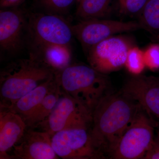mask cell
<instances>
[{
	"label": "cell",
	"mask_w": 159,
	"mask_h": 159,
	"mask_svg": "<svg viewBox=\"0 0 159 159\" xmlns=\"http://www.w3.org/2000/svg\"><path fill=\"white\" fill-rule=\"evenodd\" d=\"M29 56L58 75L71 64L70 45H60L29 41Z\"/></svg>",
	"instance_id": "4fadbf2b"
},
{
	"label": "cell",
	"mask_w": 159,
	"mask_h": 159,
	"mask_svg": "<svg viewBox=\"0 0 159 159\" xmlns=\"http://www.w3.org/2000/svg\"><path fill=\"white\" fill-rule=\"evenodd\" d=\"M154 128L141 107L136 116L119 140L111 159H143L154 139Z\"/></svg>",
	"instance_id": "5b68a950"
},
{
	"label": "cell",
	"mask_w": 159,
	"mask_h": 159,
	"mask_svg": "<svg viewBox=\"0 0 159 159\" xmlns=\"http://www.w3.org/2000/svg\"><path fill=\"white\" fill-rule=\"evenodd\" d=\"M24 0H0L1 9L16 8Z\"/></svg>",
	"instance_id": "cb8c5ba5"
},
{
	"label": "cell",
	"mask_w": 159,
	"mask_h": 159,
	"mask_svg": "<svg viewBox=\"0 0 159 159\" xmlns=\"http://www.w3.org/2000/svg\"><path fill=\"white\" fill-rule=\"evenodd\" d=\"M54 75L53 71L30 56L9 62L0 72V108H9Z\"/></svg>",
	"instance_id": "7a4b0ae2"
},
{
	"label": "cell",
	"mask_w": 159,
	"mask_h": 159,
	"mask_svg": "<svg viewBox=\"0 0 159 159\" xmlns=\"http://www.w3.org/2000/svg\"><path fill=\"white\" fill-rule=\"evenodd\" d=\"M56 80L57 77L54 75V77L20 98L10 107L6 109L18 115L26 123L54 85Z\"/></svg>",
	"instance_id": "9a60e30c"
},
{
	"label": "cell",
	"mask_w": 159,
	"mask_h": 159,
	"mask_svg": "<svg viewBox=\"0 0 159 159\" xmlns=\"http://www.w3.org/2000/svg\"><path fill=\"white\" fill-rule=\"evenodd\" d=\"M54 151L64 159H102L94 147L89 129L74 128L59 131L51 137Z\"/></svg>",
	"instance_id": "30bf717a"
},
{
	"label": "cell",
	"mask_w": 159,
	"mask_h": 159,
	"mask_svg": "<svg viewBox=\"0 0 159 159\" xmlns=\"http://www.w3.org/2000/svg\"><path fill=\"white\" fill-rule=\"evenodd\" d=\"M31 41L70 45L74 36L72 26L60 15L35 12L28 14Z\"/></svg>",
	"instance_id": "ba28073f"
},
{
	"label": "cell",
	"mask_w": 159,
	"mask_h": 159,
	"mask_svg": "<svg viewBox=\"0 0 159 159\" xmlns=\"http://www.w3.org/2000/svg\"></svg>",
	"instance_id": "83f0119b"
},
{
	"label": "cell",
	"mask_w": 159,
	"mask_h": 159,
	"mask_svg": "<svg viewBox=\"0 0 159 159\" xmlns=\"http://www.w3.org/2000/svg\"><path fill=\"white\" fill-rule=\"evenodd\" d=\"M75 0H39L47 13L62 15L70 9Z\"/></svg>",
	"instance_id": "ffe728a7"
},
{
	"label": "cell",
	"mask_w": 159,
	"mask_h": 159,
	"mask_svg": "<svg viewBox=\"0 0 159 159\" xmlns=\"http://www.w3.org/2000/svg\"><path fill=\"white\" fill-rule=\"evenodd\" d=\"M148 0H118L119 11L122 14L133 15L141 13Z\"/></svg>",
	"instance_id": "44dd1931"
},
{
	"label": "cell",
	"mask_w": 159,
	"mask_h": 159,
	"mask_svg": "<svg viewBox=\"0 0 159 159\" xmlns=\"http://www.w3.org/2000/svg\"><path fill=\"white\" fill-rule=\"evenodd\" d=\"M74 36L80 43L85 53L103 40L124 32L143 29L140 22L91 19L81 20L72 26Z\"/></svg>",
	"instance_id": "52a82bcc"
},
{
	"label": "cell",
	"mask_w": 159,
	"mask_h": 159,
	"mask_svg": "<svg viewBox=\"0 0 159 159\" xmlns=\"http://www.w3.org/2000/svg\"><path fill=\"white\" fill-rule=\"evenodd\" d=\"M125 66L134 75H140L146 66L144 51L137 47H133L129 51Z\"/></svg>",
	"instance_id": "d6986e66"
},
{
	"label": "cell",
	"mask_w": 159,
	"mask_h": 159,
	"mask_svg": "<svg viewBox=\"0 0 159 159\" xmlns=\"http://www.w3.org/2000/svg\"><path fill=\"white\" fill-rule=\"evenodd\" d=\"M144 57L146 66L151 70L159 68V45L150 46L144 51Z\"/></svg>",
	"instance_id": "7402d4cb"
},
{
	"label": "cell",
	"mask_w": 159,
	"mask_h": 159,
	"mask_svg": "<svg viewBox=\"0 0 159 159\" xmlns=\"http://www.w3.org/2000/svg\"><path fill=\"white\" fill-rule=\"evenodd\" d=\"M27 129L20 116L8 109L0 108V159H13L10 152Z\"/></svg>",
	"instance_id": "5bb4252c"
},
{
	"label": "cell",
	"mask_w": 159,
	"mask_h": 159,
	"mask_svg": "<svg viewBox=\"0 0 159 159\" xmlns=\"http://www.w3.org/2000/svg\"><path fill=\"white\" fill-rule=\"evenodd\" d=\"M153 40L157 43H159V33L154 34Z\"/></svg>",
	"instance_id": "d4e9b609"
},
{
	"label": "cell",
	"mask_w": 159,
	"mask_h": 159,
	"mask_svg": "<svg viewBox=\"0 0 159 159\" xmlns=\"http://www.w3.org/2000/svg\"><path fill=\"white\" fill-rule=\"evenodd\" d=\"M158 132H157V139H159V127H158Z\"/></svg>",
	"instance_id": "484cf974"
},
{
	"label": "cell",
	"mask_w": 159,
	"mask_h": 159,
	"mask_svg": "<svg viewBox=\"0 0 159 159\" xmlns=\"http://www.w3.org/2000/svg\"><path fill=\"white\" fill-rule=\"evenodd\" d=\"M77 1L78 3H80V2H81V1H83V0H77Z\"/></svg>",
	"instance_id": "4316f807"
},
{
	"label": "cell",
	"mask_w": 159,
	"mask_h": 159,
	"mask_svg": "<svg viewBox=\"0 0 159 159\" xmlns=\"http://www.w3.org/2000/svg\"><path fill=\"white\" fill-rule=\"evenodd\" d=\"M143 159H159V140L157 138L154 139Z\"/></svg>",
	"instance_id": "603a6c76"
},
{
	"label": "cell",
	"mask_w": 159,
	"mask_h": 159,
	"mask_svg": "<svg viewBox=\"0 0 159 159\" xmlns=\"http://www.w3.org/2000/svg\"><path fill=\"white\" fill-rule=\"evenodd\" d=\"M92 120L93 112L82 103L61 90L51 113L35 129H39V130L45 132L51 137L55 133L64 129H89Z\"/></svg>",
	"instance_id": "277c9868"
},
{
	"label": "cell",
	"mask_w": 159,
	"mask_h": 159,
	"mask_svg": "<svg viewBox=\"0 0 159 159\" xmlns=\"http://www.w3.org/2000/svg\"><path fill=\"white\" fill-rule=\"evenodd\" d=\"M140 108L139 103L120 91L111 92L99 101L93 111L89 133L102 159L110 157Z\"/></svg>",
	"instance_id": "6da1fadb"
},
{
	"label": "cell",
	"mask_w": 159,
	"mask_h": 159,
	"mask_svg": "<svg viewBox=\"0 0 159 159\" xmlns=\"http://www.w3.org/2000/svg\"><path fill=\"white\" fill-rule=\"evenodd\" d=\"M13 159H57L51 136L48 134L34 129L27 128L20 140L12 149Z\"/></svg>",
	"instance_id": "7c38bea8"
},
{
	"label": "cell",
	"mask_w": 159,
	"mask_h": 159,
	"mask_svg": "<svg viewBox=\"0 0 159 159\" xmlns=\"http://www.w3.org/2000/svg\"><path fill=\"white\" fill-rule=\"evenodd\" d=\"M57 80L36 109L26 122L27 128L35 129L48 117L55 106L61 93L57 75Z\"/></svg>",
	"instance_id": "2e32d148"
},
{
	"label": "cell",
	"mask_w": 159,
	"mask_h": 159,
	"mask_svg": "<svg viewBox=\"0 0 159 159\" xmlns=\"http://www.w3.org/2000/svg\"><path fill=\"white\" fill-rule=\"evenodd\" d=\"M111 0H83L79 3L76 16L81 20L102 18L108 13Z\"/></svg>",
	"instance_id": "e0dca14e"
},
{
	"label": "cell",
	"mask_w": 159,
	"mask_h": 159,
	"mask_svg": "<svg viewBox=\"0 0 159 159\" xmlns=\"http://www.w3.org/2000/svg\"><path fill=\"white\" fill-rule=\"evenodd\" d=\"M134 46L129 37L114 35L92 47L86 53L88 61L92 68L107 75L125 66L129 51Z\"/></svg>",
	"instance_id": "8992f818"
},
{
	"label": "cell",
	"mask_w": 159,
	"mask_h": 159,
	"mask_svg": "<svg viewBox=\"0 0 159 159\" xmlns=\"http://www.w3.org/2000/svg\"><path fill=\"white\" fill-rule=\"evenodd\" d=\"M120 91L139 103L154 126L159 127V77L134 75Z\"/></svg>",
	"instance_id": "8fae6325"
},
{
	"label": "cell",
	"mask_w": 159,
	"mask_h": 159,
	"mask_svg": "<svg viewBox=\"0 0 159 159\" xmlns=\"http://www.w3.org/2000/svg\"><path fill=\"white\" fill-rule=\"evenodd\" d=\"M140 14V21L143 29L159 33V0H148Z\"/></svg>",
	"instance_id": "ac0fdd59"
},
{
	"label": "cell",
	"mask_w": 159,
	"mask_h": 159,
	"mask_svg": "<svg viewBox=\"0 0 159 159\" xmlns=\"http://www.w3.org/2000/svg\"><path fill=\"white\" fill-rule=\"evenodd\" d=\"M29 38L28 14L17 8L0 11L1 58L12 57L20 53Z\"/></svg>",
	"instance_id": "9c48e42d"
},
{
	"label": "cell",
	"mask_w": 159,
	"mask_h": 159,
	"mask_svg": "<svg viewBox=\"0 0 159 159\" xmlns=\"http://www.w3.org/2000/svg\"><path fill=\"white\" fill-rule=\"evenodd\" d=\"M56 75L61 90L92 112L100 100L112 92L107 75L90 66L71 64Z\"/></svg>",
	"instance_id": "3957f363"
}]
</instances>
